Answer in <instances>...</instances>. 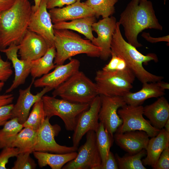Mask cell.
<instances>
[{
  "instance_id": "1",
  "label": "cell",
  "mask_w": 169,
  "mask_h": 169,
  "mask_svg": "<svg viewBox=\"0 0 169 169\" xmlns=\"http://www.w3.org/2000/svg\"><path fill=\"white\" fill-rule=\"evenodd\" d=\"M118 22L124 28L127 42L136 48L142 46L137 37L143 30L163 29L155 15L152 2L148 0H131L120 14Z\"/></svg>"
},
{
  "instance_id": "7",
  "label": "cell",
  "mask_w": 169,
  "mask_h": 169,
  "mask_svg": "<svg viewBox=\"0 0 169 169\" xmlns=\"http://www.w3.org/2000/svg\"><path fill=\"white\" fill-rule=\"evenodd\" d=\"M42 99L46 118L50 119L54 116L59 117L68 131H73L79 115L90 106L89 104L72 102L47 95H44Z\"/></svg>"
},
{
  "instance_id": "26",
  "label": "cell",
  "mask_w": 169,
  "mask_h": 169,
  "mask_svg": "<svg viewBox=\"0 0 169 169\" xmlns=\"http://www.w3.org/2000/svg\"><path fill=\"white\" fill-rule=\"evenodd\" d=\"M56 51L54 46L48 48L44 55L31 61L30 74L33 79L40 78L49 73L56 66L54 63Z\"/></svg>"
},
{
  "instance_id": "49",
  "label": "cell",
  "mask_w": 169,
  "mask_h": 169,
  "mask_svg": "<svg viewBox=\"0 0 169 169\" xmlns=\"http://www.w3.org/2000/svg\"><path fill=\"white\" fill-rule=\"evenodd\" d=\"M166 0H164V4H165L166 3Z\"/></svg>"
},
{
  "instance_id": "18",
  "label": "cell",
  "mask_w": 169,
  "mask_h": 169,
  "mask_svg": "<svg viewBox=\"0 0 169 169\" xmlns=\"http://www.w3.org/2000/svg\"><path fill=\"white\" fill-rule=\"evenodd\" d=\"M19 49L18 45L12 44L6 48L0 49V51L4 53L7 59L11 61L15 71L14 80L10 86L6 90V94L11 92L24 84L30 73L31 61L19 59L18 55Z\"/></svg>"
},
{
  "instance_id": "46",
  "label": "cell",
  "mask_w": 169,
  "mask_h": 169,
  "mask_svg": "<svg viewBox=\"0 0 169 169\" xmlns=\"http://www.w3.org/2000/svg\"><path fill=\"white\" fill-rule=\"evenodd\" d=\"M164 127L165 130L168 132L169 133V119L166 122Z\"/></svg>"
},
{
  "instance_id": "20",
  "label": "cell",
  "mask_w": 169,
  "mask_h": 169,
  "mask_svg": "<svg viewBox=\"0 0 169 169\" xmlns=\"http://www.w3.org/2000/svg\"><path fill=\"white\" fill-rule=\"evenodd\" d=\"M113 137L117 145L130 154L146 149L149 140L148 134L141 131H128L123 133L115 132Z\"/></svg>"
},
{
  "instance_id": "43",
  "label": "cell",
  "mask_w": 169,
  "mask_h": 169,
  "mask_svg": "<svg viewBox=\"0 0 169 169\" xmlns=\"http://www.w3.org/2000/svg\"><path fill=\"white\" fill-rule=\"evenodd\" d=\"M15 1V0H0V12L10 8Z\"/></svg>"
},
{
  "instance_id": "33",
  "label": "cell",
  "mask_w": 169,
  "mask_h": 169,
  "mask_svg": "<svg viewBox=\"0 0 169 169\" xmlns=\"http://www.w3.org/2000/svg\"><path fill=\"white\" fill-rule=\"evenodd\" d=\"M28 152L19 153L12 169H33L36 168L37 164L30 156Z\"/></svg>"
},
{
  "instance_id": "19",
  "label": "cell",
  "mask_w": 169,
  "mask_h": 169,
  "mask_svg": "<svg viewBox=\"0 0 169 169\" xmlns=\"http://www.w3.org/2000/svg\"><path fill=\"white\" fill-rule=\"evenodd\" d=\"M54 24L68 20L95 16L92 8L84 3L76 1L63 8H54L49 10Z\"/></svg>"
},
{
  "instance_id": "40",
  "label": "cell",
  "mask_w": 169,
  "mask_h": 169,
  "mask_svg": "<svg viewBox=\"0 0 169 169\" xmlns=\"http://www.w3.org/2000/svg\"><path fill=\"white\" fill-rule=\"evenodd\" d=\"M117 163L115 156L110 151L105 163L101 166L100 169H118Z\"/></svg>"
},
{
  "instance_id": "14",
  "label": "cell",
  "mask_w": 169,
  "mask_h": 169,
  "mask_svg": "<svg viewBox=\"0 0 169 169\" xmlns=\"http://www.w3.org/2000/svg\"><path fill=\"white\" fill-rule=\"evenodd\" d=\"M117 22L115 18L111 16L103 18L92 25V31L97 33V37H94L91 42L101 49L100 57L103 60H106L111 56V44Z\"/></svg>"
},
{
  "instance_id": "16",
  "label": "cell",
  "mask_w": 169,
  "mask_h": 169,
  "mask_svg": "<svg viewBox=\"0 0 169 169\" xmlns=\"http://www.w3.org/2000/svg\"><path fill=\"white\" fill-rule=\"evenodd\" d=\"M34 79H33L31 84L27 88L24 89H19L17 101L13 105L11 111V119L17 118L19 122L22 124L27 120L30 109L34 103L42 99L45 94L52 90L50 88L45 87L37 94H32L31 89Z\"/></svg>"
},
{
  "instance_id": "24",
  "label": "cell",
  "mask_w": 169,
  "mask_h": 169,
  "mask_svg": "<svg viewBox=\"0 0 169 169\" xmlns=\"http://www.w3.org/2000/svg\"><path fill=\"white\" fill-rule=\"evenodd\" d=\"M33 153L40 167L49 166L52 169L62 168L67 163L74 159L77 154L76 151L64 154L39 151H33Z\"/></svg>"
},
{
  "instance_id": "23",
  "label": "cell",
  "mask_w": 169,
  "mask_h": 169,
  "mask_svg": "<svg viewBox=\"0 0 169 169\" xmlns=\"http://www.w3.org/2000/svg\"><path fill=\"white\" fill-rule=\"evenodd\" d=\"M165 91L159 86L157 82H146L142 83L140 90L135 92L130 91L123 97L126 104L138 106L141 105L148 99L164 96Z\"/></svg>"
},
{
  "instance_id": "44",
  "label": "cell",
  "mask_w": 169,
  "mask_h": 169,
  "mask_svg": "<svg viewBox=\"0 0 169 169\" xmlns=\"http://www.w3.org/2000/svg\"><path fill=\"white\" fill-rule=\"evenodd\" d=\"M159 86L162 90H166L169 89V84L167 82H165L162 80L157 82Z\"/></svg>"
},
{
  "instance_id": "22",
  "label": "cell",
  "mask_w": 169,
  "mask_h": 169,
  "mask_svg": "<svg viewBox=\"0 0 169 169\" xmlns=\"http://www.w3.org/2000/svg\"><path fill=\"white\" fill-rule=\"evenodd\" d=\"M169 145V133L163 128L157 135L149 140L146 156L142 160L143 165L153 167L161 152Z\"/></svg>"
},
{
  "instance_id": "48",
  "label": "cell",
  "mask_w": 169,
  "mask_h": 169,
  "mask_svg": "<svg viewBox=\"0 0 169 169\" xmlns=\"http://www.w3.org/2000/svg\"><path fill=\"white\" fill-rule=\"evenodd\" d=\"M1 47H2V44H1V41L0 37V49H1Z\"/></svg>"
},
{
  "instance_id": "32",
  "label": "cell",
  "mask_w": 169,
  "mask_h": 169,
  "mask_svg": "<svg viewBox=\"0 0 169 169\" xmlns=\"http://www.w3.org/2000/svg\"><path fill=\"white\" fill-rule=\"evenodd\" d=\"M45 118L43 101L41 99L33 105L31 112L23 124V127L37 131Z\"/></svg>"
},
{
  "instance_id": "50",
  "label": "cell",
  "mask_w": 169,
  "mask_h": 169,
  "mask_svg": "<svg viewBox=\"0 0 169 169\" xmlns=\"http://www.w3.org/2000/svg\"><path fill=\"white\" fill-rule=\"evenodd\" d=\"M80 0H76L77 2H80Z\"/></svg>"
},
{
  "instance_id": "45",
  "label": "cell",
  "mask_w": 169,
  "mask_h": 169,
  "mask_svg": "<svg viewBox=\"0 0 169 169\" xmlns=\"http://www.w3.org/2000/svg\"><path fill=\"white\" fill-rule=\"evenodd\" d=\"M42 0H34V5L32 6V10L36 11L38 8Z\"/></svg>"
},
{
  "instance_id": "11",
  "label": "cell",
  "mask_w": 169,
  "mask_h": 169,
  "mask_svg": "<svg viewBox=\"0 0 169 169\" xmlns=\"http://www.w3.org/2000/svg\"><path fill=\"white\" fill-rule=\"evenodd\" d=\"M99 95L101 104L99 120L113 137L114 134L122 123V119L118 114V110L126 104L123 97Z\"/></svg>"
},
{
  "instance_id": "8",
  "label": "cell",
  "mask_w": 169,
  "mask_h": 169,
  "mask_svg": "<svg viewBox=\"0 0 169 169\" xmlns=\"http://www.w3.org/2000/svg\"><path fill=\"white\" fill-rule=\"evenodd\" d=\"M143 106L126 104L119 109L118 114L122 123L115 132L123 133L126 131H141L145 132L149 137L157 135L160 130L153 126L149 120L143 116Z\"/></svg>"
},
{
  "instance_id": "37",
  "label": "cell",
  "mask_w": 169,
  "mask_h": 169,
  "mask_svg": "<svg viewBox=\"0 0 169 169\" xmlns=\"http://www.w3.org/2000/svg\"><path fill=\"white\" fill-rule=\"evenodd\" d=\"M152 168L169 169V145L166 146L161 152L156 163Z\"/></svg>"
},
{
  "instance_id": "21",
  "label": "cell",
  "mask_w": 169,
  "mask_h": 169,
  "mask_svg": "<svg viewBox=\"0 0 169 169\" xmlns=\"http://www.w3.org/2000/svg\"><path fill=\"white\" fill-rule=\"evenodd\" d=\"M143 115L151 124L161 130L169 119V104L164 96L160 97L153 103L143 107Z\"/></svg>"
},
{
  "instance_id": "17",
  "label": "cell",
  "mask_w": 169,
  "mask_h": 169,
  "mask_svg": "<svg viewBox=\"0 0 169 169\" xmlns=\"http://www.w3.org/2000/svg\"><path fill=\"white\" fill-rule=\"evenodd\" d=\"M20 59L29 61L44 56L49 48L44 39L38 34L27 30L19 44Z\"/></svg>"
},
{
  "instance_id": "6",
  "label": "cell",
  "mask_w": 169,
  "mask_h": 169,
  "mask_svg": "<svg viewBox=\"0 0 169 169\" xmlns=\"http://www.w3.org/2000/svg\"><path fill=\"white\" fill-rule=\"evenodd\" d=\"M135 76L128 68L121 71H96L95 77L99 95L123 97L130 91Z\"/></svg>"
},
{
  "instance_id": "31",
  "label": "cell",
  "mask_w": 169,
  "mask_h": 169,
  "mask_svg": "<svg viewBox=\"0 0 169 169\" xmlns=\"http://www.w3.org/2000/svg\"><path fill=\"white\" fill-rule=\"evenodd\" d=\"M119 0H86L84 3L92 9L96 18L112 16L115 12V4Z\"/></svg>"
},
{
  "instance_id": "4",
  "label": "cell",
  "mask_w": 169,
  "mask_h": 169,
  "mask_svg": "<svg viewBox=\"0 0 169 169\" xmlns=\"http://www.w3.org/2000/svg\"><path fill=\"white\" fill-rule=\"evenodd\" d=\"M54 34L56 51L54 63L56 65L64 64L67 59L80 54H85L92 57H100V48L72 31L54 29Z\"/></svg>"
},
{
  "instance_id": "29",
  "label": "cell",
  "mask_w": 169,
  "mask_h": 169,
  "mask_svg": "<svg viewBox=\"0 0 169 169\" xmlns=\"http://www.w3.org/2000/svg\"><path fill=\"white\" fill-rule=\"evenodd\" d=\"M95 132L96 142L101 158L102 165L105 163L110 151L114 137L110 135L103 124L100 122L98 128Z\"/></svg>"
},
{
  "instance_id": "36",
  "label": "cell",
  "mask_w": 169,
  "mask_h": 169,
  "mask_svg": "<svg viewBox=\"0 0 169 169\" xmlns=\"http://www.w3.org/2000/svg\"><path fill=\"white\" fill-rule=\"evenodd\" d=\"M13 73L11 63L3 60L0 54V82L6 81Z\"/></svg>"
},
{
  "instance_id": "38",
  "label": "cell",
  "mask_w": 169,
  "mask_h": 169,
  "mask_svg": "<svg viewBox=\"0 0 169 169\" xmlns=\"http://www.w3.org/2000/svg\"><path fill=\"white\" fill-rule=\"evenodd\" d=\"M13 105L11 103L0 107V126H3L11 119Z\"/></svg>"
},
{
  "instance_id": "39",
  "label": "cell",
  "mask_w": 169,
  "mask_h": 169,
  "mask_svg": "<svg viewBox=\"0 0 169 169\" xmlns=\"http://www.w3.org/2000/svg\"><path fill=\"white\" fill-rule=\"evenodd\" d=\"M47 8L50 9L56 7L61 8L64 5H68L76 1V0H46Z\"/></svg>"
},
{
  "instance_id": "15",
  "label": "cell",
  "mask_w": 169,
  "mask_h": 169,
  "mask_svg": "<svg viewBox=\"0 0 169 169\" xmlns=\"http://www.w3.org/2000/svg\"><path fill=\"white\" fill-rule=\"evenodd\" d=\"M80 66L78 60L71 59L67 64L56 65L53 71L34 80V85L36 88L48 87L55 89L79 71Z\"/></svg>"
},
{
  "instance_id": "5",
  "label": "cell",
  "mask_w": 169,
  "mask_h": 169,
  "mask_svg": "<svg viewBox=\"0 0 169 169\" xmlns=\"http://www.w3.org/2000/svg\"><path fill=\"white\" fill-rule=\"evenodd\" d=\"M54 89L53 96L75 103L90 104L99 95L95 83L79 70Z\"/></svg>"
},
{
  "instance_id": "2",
  "label": "cell",
  "mask_w": 169,
  "mask_h": 169,
  "mask_svg": "<svg viewBox=\"0 0 169 169\" xmlns=\"http://www.w3.org/2000/svg\"><path fill=\"white\" fill-rule=\"evenodd\" d=\"M120 25L118 22L114 33L111 44V53L122 58L128 68L141 83L156 82L162 80L163 77L152 74L146 70L143 64H147L151 61H158V57L154 53L144 55L136 48L125 41L120 30Z\"/></svg>"
},
{
  "instance_id": "10",
  "label": "cell",
  "mask_w": 169,
  "mask_h": 169,
  "mask_svg": "<svg viewBox=\"0 0 169 169\" xmlns=\"http://www.w3.org/2000/svg\"><path fill=\"white\" fill-rule=\"evenodd\" d=\"M49 120L46 117L37 131L33 151L64 154L77 151L78 147L61 145L57 143L55 137L58 135L61 128L57 124L51 125Z\"/></svg>"
},
{
  "instance_id": "42",
  "label": "cell",
  "mask_w": 169,
  "mask_h": 169,
  "mask_svg": "<svg viewBox=\"0 0 169 169\" xmlns=\"http://www.w3.org/2000/svg\"><path fill=\"white\" fill-rule=\"evenodd\" d=\"M14 99L13 94L8 93L0 95V107L11 104Z\"/></svg>"
},
{
  "instance_id": "35",
  "label": "cell",
  "mask_w": 169,
  "mask_h": 169,
  "mask_svg": "<svg viewBox=\"0 0 169 169\" xmlns=\"http://www.w3.org/2000/svg\"><path fill=\"white\" fill-rule=\"evenodd\" d=\"M18 153V149L16 147H9L3 148L0 153V169H7L6 165L9 158L16 157Z\"/></svg>"
},
{
  "instance_id": "25",
  "label": "cell",
  "mask_w": 169,
  "mask_h": 169,
  "mask_svg": "<svg viewBox=\"0 0 169 169\" xmlns=\"http://www.w3.org/2000/svg\"><path fill=\"white\" fill-rule=\"evenodd\" d=\"M96 22V17L93 16L79 18L67 21L60 22L54 24L55 29H67L75 31L84 35L91 41L94 37L92 33V26Z\"/></svg>"
},
{
  "instance_id": "27",
  "label": "cell",
  "mask_w": 169,
  "mask_h": 169,
  "mask_svg": "<svg viewBox=\"0 0 169 169\" xmlns=\"http://www.w3.org/2000/svg\"><path fill=\"white\" fill-rule=\"evenodd\" d=\"M23 128L17 135L11 147L18 148L19 153L28 152L31 153L33 151L37 131L28 127Z\"/></svg>"
},
{
  "instance_id": "28",
  "label": "cell",
  "mask_w": 169,
  "mask_h": 169,
  "mask_svg": "<svg viewBox=\"0 0 169 169\" xmlns=\"http://www.w3.org/2000/svg\"><path fill=\"white\" fill-rule=\"evenodd\" d=\"M3 126L0 130V149L11 147L17 135L23 128L17 118L9 120Z\"/></svg>"
},
{
  "instance_id": "34",
  "label": "cell",
  "mask_w": 169,
  "mask_h": 169,
  "mask_svg": "<svg viewBox=\"0 0 169 169\" xmlns=\"http://www.w3.org/2000/svg\"><path fill=\"white\" fill-rule=\"evenodd\" d=\"M109 62L102 69L105 71L117 72L125 70L129 68L125 61L120 57L112 53Z\"/></svg>"
},
{
  "instance_id": "9",
  "label": "cell",
  "mask_w": 169,
  "mask_h": 169,
  "mask_svg": "<svg viewBox=\"0 0 169 169\" xmlns=\"http://www.w3.org/2000/svg\"><path fill=\"white\" fill-rule=\"evenodd\" d=\"M77 150L76 157L65 164L62 169H100L102 161L95 131H90L86 133L85 142Z\"/></svg>"
},
{
  "instance_id": "41",
  "label": "cell",
  "mask_w": 169,
  "mask_h": 169,
  "mask_svg": "<svg viewBox=\"0 0 169 169\" xmlns=\"http://www.w3.org/2000/svg\"><path fill=\"white\" fill-rule=\"evenodd\" d=\"M141 36L148 42L152 43L161 42H166L168 43L169 44V35L158 38H154L151 37L149 33L143 32L141 34Z\"/></svg>"
},
{
  "instance_id": "13",
  "label": "cell",
  "mask_w": 169,
  "mask_h": 169,
  "mask_svg": "<svg viewBox=\"0 0 169 169\" xmlns=\"http://www.w3.org/2000/svg\"><path fill=\"white\" fill-rule=\"evenodd\" d=\"M47 9L46 0H42L38 9L32 10L28 29L42 37L49 48L54 46V28Z\"/></svg>"
},
{
  "instance_id": "47",
  "label": "cell",
  "mask_w": 169,
  "mask_h": 169,
  "mask_svg": "<svg viewBox=\"0 0 169 169\" xmlns=\"http://www.w3.org/2000/svg\"><path fill=\"white\" fill-rule=\"evenodd\" d=\"M4 85V82H0V92L2 90L3 87Z\"/></svg>"
},
{
  "instance_id": "3",
  "label": "cell",
  "mask_w": 169,
  "mask_h": 169,
  "mask_svg": "<svg viewBox=\"0 0 169 169\" xmlns=\"http://www.w3.org/2000/svg\"><path fill=\"white\" fill-rule=\"evenodd\" d=\"M32 8L28 0H15L10 8L0 12L1 49L19 44L28 29Z\"/></svg>"
},
{
  "instance_id": "30",
  "label": "cell",
  "mask_w": 169,
  "mask_h": 169,
  "mask_svg": "<svg viewBox=\"0 0 169 169\" xmlns=\"http://www.w3.org/2000/svg\"><path fill=\"white\" fill-rule=\"evenodd\" d=\"M146 154L145 149L133 154L128 153L122 157L116 154L115 156L119 169H146L143 165L142 159Z\"/></svg>"
},
{
  "instance_id": "12",
  "label": "cell",
  "mask_w": 169,
  "mask_h": 169,
  "mask_svg": "<svg viewBox=\"0 0 169 169\" xmlns=\"http://www.w3.org/2000/svg\"><path fill=\"white\" fill-rule=\"evenodd\" d=\"M101 99L97 95L90 104L89 108L79 116L73 130V146L78 147L84 135L89 131L95 132L99 125V113L101 106Z\"/></svg>"
}]
</instances>
